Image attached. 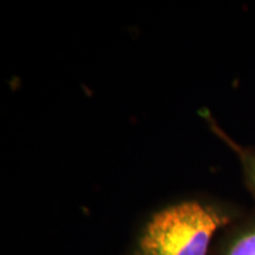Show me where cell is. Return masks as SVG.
<instances>
[{
	"mask_svg": "<svg viewBox=\"0 0 255 255\" xmlns=\"http://www.w3.org/2000/svg\"><path fill=\"white\" fill-rule=\"evenodd\" d=\"M237 218L232 210L201 200L173 203L149 218L135 255H210L213 242Z\"/></svg>",
	"mask_w": 255,
	"mask_h": 255,
	"instance_id": "6da1fadb",
	"label": "cell"
},
{
	"mask_svg": "<svg viewBox=\"0 0 255 255\" xmlns=\"http://www.w3.org/2000/svg\"><path fill=\"white\" fill-rule=\"evenodd\" d=\"M210 255H255V209L222 229Z\"/></svg>",
	"mask_w": 255,
	"mask_h": 255,
	"instance_id": "7a4b0ae2",
	"label": "cell"
},
{
	"mask_svg": "<svg viewBox=\"0 0 255 255\" xmlns=\"http://www.w3.org/2000/svg\"><path fill=\"white\" fill-rule=\"evenodd\" d=\"M205 119L207 120V122H208L213 132L235 152L239 162H240L245 183H246V187L248 188V190H250L251 195L253 196V199L255 200V148H253V146L242 145L240 143L235 141V139H233L232 137L229 136L218 123H216V121L213 119L208 113H206Z\"/></svg>",
	"mask_w": 255,
	"mask_h": 255,
	"instance_id": "3957f363",
	"label": "cell"
}]
</instances>
